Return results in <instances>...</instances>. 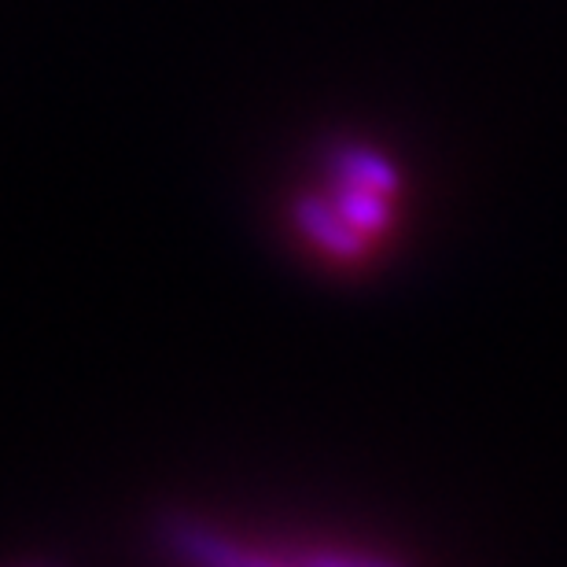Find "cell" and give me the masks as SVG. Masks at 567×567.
Returning <instances> with one entry per match:
<instances>
[{"label":"cell","mask_w":567,"mask_h":567,"mask_svg":"<svg viewBox=\"0 0 567 567\" xmlns=\"http://www.w3.org/2000/svg\"><path fill=\"white\" fill-rule=\"evenodd\" d=\"M394 174L377 155L339 158L321 196H306L299 207L302 233L328 255L354 258L361 247L380 240L391 221Z\"/></svg>","instance_id":"obj_1"}]
</instances>
